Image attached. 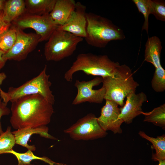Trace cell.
<instances>
[{
    "mask_svg": "<svg viewBox=\"0 0 165 165\" xmlns=\"http://www.w3.org/2000/svg\"><path fill=\"white\" fill-rule=\"evenodd\" d=\"M11 102L10 122L16 130L46 126L54 112L53 105L38 94L22 97Z\"/></svg>",
    "mask_w": 165,
    "mask_h": 165,
    "instance_id": "cell-1",
    "label": "cell"
},
{
    "mask_svg": "<svg viewBox=\"0 0 165 165\" xmlns=\"http://www.w3.org/2000/svg\"><path fill=\"white\" fill-rule=\"evenodd\" d=\"M88 44L99 48L106 47L109 42L125 38L123 30L108 19L92 13H86Z\"/></svg>",
    "mask_w": 165,
    "mask_h": 165,
    "instance_id": "cell-2",
    "label": "cell"
},
{
    "mask_svg": "<svg viewBox=\"0 0 165 165\" xmlns=\"http://www.w3.org/2000/svg\"><path fill=\"white\" fill-rule=\"evenodd\" d=\"M120 65L118 62L112 61L106 55H97L91 53L78 55L76 59L64 75L67 81H72L73 74L81 71L87 75L102 78L112 75Z\"/></svg>",
    "mask_w": 165,
    "mask_h": 165,
    "instance_id": "cell-3",
    "label": "cell"
},
{
    "mask_svg": "<svg viewBox=\"0 0 165 165\" xmlns=\"http://www.w3.org/2000/svg\"><path fill=\"white\" fill-rule=\"evenodd\" d=\"M103 78L105 89L104 99L113 101L122 107L124 100L129 94L135 93L139 84L134 79L132 70L127 65H120L111 76Z\"/></svg>",
    "mask_w": 165,
    "mask_h": 165,
    "instance_id": "cell-4",
    "label": "cell"
},
{
    "mask_svg": "<svg viewBox=\"0 0 165 165\" xmlns=\"http://www.w3.org/2000/svg\"><path fill=\"white\" fill-rule=\"evenodd\" d=\"M47 65L37 76L17 87H10L7 92L0 90V95L3 102L7 104L20 97L24 96L40 94L49 102L53 105L55 102L54 96L51 90L52 83L49 81L50 75L46 73Z\"/></svg>",
    "mask_w": 165,
    "mask_h": 165,
    "instance_id": "cell-5",
    "label": "cell"
},
{
    "mask_svg": "<svg viewBox=\"0 0 165 165\" xmlns=\"http://www.w3.org/2000/svg\"><path fill=\"white\" fill-rule=\"evenodd\" d=\"M83 38L57 28L45 45L44 54L48 61H58L72 55Z\"/></svg>",
    "mask_w": 165,
    "mask_h": 165,
    "instance_id": "cell-6",
    "label": "cell"
},
{
    "mask_svg": "<svg viewBox=\"0 0 165 165\" xmlns=\"http://www.w3.org/2000/svg\"><path fill=\"white\" fill-rule=\"evenodd\" d=\"M64 132L76 141L95 140L105 137L108 134L99 124L95 115L92 113L79 119Z\"/></svg>",
    "mask_w": 165,
    "mask_h": 165,
    "instance_id": "cell-7",
    "label": "cell"
},
{
    "mask_svg": "<svg viewBox=\"0 0 165 165\" xmlns=\"http://www.w3.org/2000/svg\"><path fill=\"white\" fill-rule=\"evenodd\" d=\"M12 22L13 25L22 30L27 28L34 29L40 37V42L48 40L58 26L49 14L38 15L25 13Z\"/></svg>",
    "mask_w": 165,
    "mask_h": 165,
    "instance_id": "cell-8",
    "label": "cell"
},
{
    "mask_svg": "<svg viewBox=\"0 0 165 165\" xmlns=\"http://www.w3.org/2000/svg\"><path fill=\"white\" fill-rule=\"evenodd\" d=\"M16 37L12 47L3 55L6 61H20L26 58L40 42V36L36 33H26L16 26Z\"/></svg>",
    "mask_w": 165,
    "mask_h": 165,
    "instance_id": "cell-9",
    "label": "cell"
},
{
    "mask_svg": "<svg viewBox=\"0 0 165 165\" xmlns=\"http://www.w3.org/2000/svg\"><path fill=\"white\" fill-rule=\"evenodd\" d=\"M102 81L103 78L101 77H96L88 81L76 80L74 86L77 89V93L72 104L76 105L85 102L102 103L104 99L105 88L103 86L97 90L93 88L102 83Z\"/></svg>",
    "mask_w": 165,
    "mask_h": 165,
    "instance_id": "cell-10",
    "label": "cell"
},
{
    "mask_svg": "<svg viewBox=\"0 0 165 165\" xmlns=\"http://www.w3.org/2000/svg\"><path fill=\"white\" fill-rule=\"evenodd\" d=\"M118 106L113 101L106 100L100 116L97 117L98 123L105 131L110 130L114 134L122 133L121 126L123 122L119 118L120 111Z\"/></svg>",
    "mask_w": 165,
    "mask_h": 165,
    "instance_id": "cell-11",
    "label": "cell"
},
{
    "mask_svg": "<svg viewBox=\"0 0 165 165\" xmlns=\"http://www.w3.org/2000/svg\"><path fill=\"white\" fill-rule=\"evenodd\" d=\"M86 7L80 2H76L75 8L65 23L58 26L59 29L76 36L85 38L86 35Z\"/></svg>",
    "mask_w": 165,
    "mask_h": 165,
    "instance_id": "cell-12",
    "label": "cell"
},
{
    "mask_svg": "<svg viewBox=\"0 0 165 165\" xmlns=\"http://www.w3.org/2000/svg\"><path fill=\"white\" fill-rule=\"evenodd\" d=\"M125 103L120 108V112L119 118L127 124L132 122L134 118L142 114L143 111V104L147 101L146 94L141 92L136 94L133 93L128 94L126 97Z\"/></svg>",
    "mask_w": 165,
    "mask_h": 165,
    "instance_id": "cell-13",
    "label": "cell"
},
{
    "mask_svg": "<svg viewBox=\"0 0 165 165\" xmlns=\"http://www.w3.org/2000/svg\"><path fill=\"white\" fill-rule=\"evenodd\" d=\"M49 128L46 126L37 127H28L16 130L12 132L15 141V144L20 145L32 151L36 150L35 145H30L28 142L33 134H38L42 137L54 140L58 139L48 133Z\"/></svg>",
    "mask_w": 165,
    "mask_h": 165,
    "instance_id": "cell-14",
    "label": "cell"
},
{
    "mask_svg": "<svg viewBox=\"0 0 165 165\" xmlns=\"http://www.w3.org/2000/svg\"><path fill=\"white\" fill-rule=\"evenodd\" d=\"M76 2L74 0H56L49 15L57 26L63 25L74 10Z\"/></svg>",
    "mask_w": 165,
    "mask_h": 165,
    "instance_id": "cell-15",
    "label": "cell"
},
{
    "mask_svg": "<svg viewBox=\"0 0 165 165\" xmlns=\"http://www.w3.org/2000/svg\"><path fill=\"white\" fill-rule=\"evenodd\" d=\"M162 46L160 38L154 36L149 38L145 45L144 60L152 64L155 68L162 67L160 55Z\"/></svg>",
    "mask_w": 165,
    "mask_h": 165,
    "instance_id": "cell-16",
    "label": "cell"
},
{
    "mask_svg": "<svg viewBox=\"0 0 165 165\" xmlns=\"http://www.w3.org/2000/svg\"><path fill=\"white\" fill-rule=\"evenodd\" d=\"M26 11L24 0L6 1L3 10V19L5 22L11 24L25 13Z\"/></svg>",
    "mask_w": 165,
    "mask_h": 165,
    "instance_id": "cell-17",
    "label": "cell"
},
{
    "mask_svg": "<svg viewBox=\"0 0 165 165\" xmlns=\"http://www.w3.org/2000/svg\"><path fill=\"white\" fill-rule=\"evenodd\" d=\"M56 0H25L26 13L42 15L49 14Z\"/></svg>",
    "mask_w": 165,
    "mask_h": 165,
    "instance_id": "cell-18",
    "label": "cell"
},
{
    "mask_svg": "<svg viewBox=\"0 0 165 165\" xmlns=\"http://www.w3.org/2000/svg\"><path fill=\"white\" fill-rule=\"evenodd\" d=\"M139 135L142 138L150 142L153 145L156 153L153 154L152 159L154 161H159L165 160V136H158L156 138L150 137L147 135L144 132L140 131Z\"/></svg>",
    "mask_w": 165,
    "mask_h": 165,
    "instance_id": "cell-19",
    "label": "cell"
},
{
    "mask_svg": "<svg viewBox=\"0 0 165 165\" xmlns=\"http://www.w3.org/2000/svg\"><path fill=\"white\" fill-rule=\"evenodd\" d=\"M8 153L11 154L16 157L18 162L17 165H30L31 161L34 160H42L49 165H65L64 164L55 162L46 156L40 157L36 156L30 150H28L24 153H19L12 149L8 152Z\"/></svg>",
    "mask_w": 165,
    "mask_h": 165,
    "instance_id": "cell-20",
    "label": "cell"
},
{
    "mask_svg": "<svg viewBox=\"0 0 165 165\" xmlns=\"http://www.w3.org/2000/svg\"><path fill=\"white\" fill-rule=\"evenodd\" d=\"M145 116L144 122L152 123L154 125L162 127L165 128V104L154 108L149 112H143Z\"/></svg>",
    "mask_w": 165,
    "mask_h": 165,
    "instance_id": "cell-21",
    "label": "cell"
},
{
    "mask_svg": "<svg viewBox=\"0 0 165 165\" xmlns=\"http://www.w3.org/2000/svg\"><path fill=\"white\" fill-rule=\"evenodd\" d=\"M16 37V27L13 25L0 34V50L5 53L8 51L14 44Z\"/></svg>",
    "mask_w": 165,
    "mask_h": 165,
    "instance_id": "cell-22",
    "label": "cell"
},
{
    "mask_svg": "<svg viewBox=\"0 0 165 165\" xmlns=\"http://www.w3.org/2000/svg\"><path fill=\"white\" fill-rule=\"evenodd\" d=\"M15 144V138L11 131V127H8L6 131L0 135V155L8 153L13 149Z\"/></svg>",
    "mask_w": 165,
    "mask_h": 165,
    "instance_id": "cell-23",
    "label": "cell"
},
{
    "mask_svg": "<svg viewBox=\"0 0 165 165\" xmlns=\"http://www.w3.org/2000/svg\"><path fill=\"white\" fill-rule=\"evenodd\" d=\"M153 90L156 92H162L165 90V70L162 66L155 68L151 81Z\"/></svg>",
    "mask_w": 165,
    "mask_h": 165,
    "instance_id": "cell-24",
    "label": "cell"
},
{
    "mask_svg": "<svg viewBox=\"0 0 165 165\" xmlns=\"http://www.w3.org/2000/svg\"><path fill=\"white\" fill-rule=\"evenodd\" d=\"M150 14H153L156 18L165 21V3L163 1L148 0Z\"/></svg>",
    "mask_w": 165,
    "mask_h": 165,
    "instance_id": "cell-25",
    "label": "cell"
},
{
    "mask_svg": "<svg viewBox=\"0 0 165 165\" xmlns=\"http://www.w3.org/2000/svg\"><path fill=\"white\" fill-rule=\"evenodd\" d=\"M139 11L143 15L144 21L142 28V31L145 30L148 34V17L150 14L148 0H133Z\"/></svg>",
    "mask_w": 165,
    "mask_h": 165,
    "instance_id": "cell-26",
    "label": "cell"
},
{
    "mask_svg": "<svg viewBox=\"0 0 165 165\" xmlns=\"http://www.w3.org/2000/svg\"><path fill=\"white\" fill-rule=\"evenodd\" d=\"M7 105L3 102L1 98H0V135L4 132L2 127L1 118L3 116L9 115L10 112V110L7 107Z\"/></svg>",
    "mask_w": 165,
    "mask_h": 165,
    "instance_id": "cell-27",
    "label": "cell"
},
{
    "mask_svg": "<svg viewBox=\"0 0 165 165\" xmlns=\"http://www.w3.org/2000/svg\"><path fill=\"white\" fill-rule=\"evenodd\" d=\"M11 24L5 22L3 19V11L0 13V34L8 30Z\"/></svg>",
    "mask_w": 165,
    "mask_h": 165,
    "instance_id": "cell-28",
    "label": "cell"
},
{
    "mask_svg": "<svg viewBox=\"0 0 165 165\" xmlns=\"http://www.w3.org/2000/svg\"><path fill=\"white\" fill-rule=\"evenodd\" d=\"M5 53V52L0 50V70L4 66L7 61L3 57Z\"/></svg>",
    "mask_w": 165,
    "mask_h": 165,
    "instance_id": "cell-29",
    "label": "cell"
},
{
    "mask_svg": "<svg viewBox=\"0 0 165 165\" xmlns=\"http://www.w3.org/2000/svg\"><path fill=\"white\" fill-rule=\"evenodd\" d=\"M6 78V75L5 73L2 72L0 73V90L1 89L0 88V86Z\"/></svg>",
    "mask_w": 165,
    "mask_h": 165,
    "instance_id": "cell-30",
    "label": "cell"
},
{
    "mask_svg": "<svg viewBox=\"0 0 165 165\" xmlns=\"http://www.w3.org/2000/svg\"><path fill=\"white\" fill-rule=\"evenodd\" d=\"M6 1L4 0H0V13L3 10Z\"/></svg>",
    "mask_w": 165,
    "mask_h": 165,
    "instance_id": "cell-31",
    "label": "cell"
},
{
    "mask_svg": "<svg viewBox=\"0 0 165 165\" xmlns=\"http://www.w3.org/2000/svg\"><path fill=\"white\" fill-rule=\"evenodd\" d=\"M158 161L159 163L158 165H165V160H160Z\"/></svg>",
    "mask_w": 165,
    "mask_h": 165,
    "instance_id": "cell-32",
    "label": "cell"
}]
</instances>
